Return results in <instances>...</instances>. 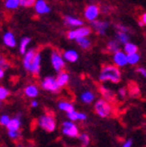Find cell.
I'll return each instance as SVG.
<instances>
[{
    "label": "cell",
    "instance_id": "6da1fadb",
    "mask_svg": "<svg viewBox=\"0 0 146 147\" xmlns=\"http://www.w3.org/2000/svg\"><path fill=\"white\" fill-rule=\"evenodd\" d=\"M98 80L101 83L110 82L112 84H118L122 80V73L120 67L114 64H105L101 67L98 75Z\"/></svg>",
    "mask_w": 146,
    "mask_h": 147
},
{
    "label": "cell",
    "instance_id": "7a4b0ae2",
    "mask_svg": "<svg viewBox=\"0 0 146 147\" xmlns=\"http://www.w3.org/2000/svg\"><path fill=\"white\" fill-rule=\"evenodd\" d=\"M93 109L94 113L101 119H107L114 113V107H112V103L103 98H99L95 101Z\"/></svg>",
    "mask_w": 146,
    "mask_h": 147
},
{
    "label": "cell",
    "instance_id": "3957f363",
    "mask_svg": "<svg viewBox=\"0 0 146 147\" xmlns=\"http://www.w3.org/2000/svg\"><path fill=\"white\" fill-rule=\"evenodd\" d=\"M38 126L44 130L47 133H52L56 130L57 128V123H56V119L52 113H46L44 115H41L38 117Z\"/></svg>",
    "mask_w": 146,
    "mask_h": 147
},
{
    "label": "cell",
    "instance_id": "277c9868",
    "mask_svg": "<svg viewBox=\"0 0 146 147\" xmlns=\"http://www.w3.org/2000/svg\"><path fill=\"white\" fill-rule=\"evenodd\" d=\"M60 132L64 136L69 138H79L80 136V130H79V127L76 124L75 122H72V121H64L60 125Z\"/></svg>",
    "mask_w": 146,
    "mask_h": 147
},
{
    "label": "cell",
    "instance_id": "5b68a950",
    "mask_svg": "<svg viewBox=\"0 0 146 147\" xmlns=\"http://www.w3.org/2000/svg\"><path fill=\"white\" fill-rule=\"evenodd\" d=\"M50 62H51V65H52L53 69H54L57 74H59L64 71L66 61L64 60L62 53L57 50V49H52V51H51Z\"/></svg>",
    "mask_w": 146,
    "mask_h": 147
},
{
    "label": "cell",
    "instance_id": "8992f818",
    "mask_svg": "<svg viewBox=\"0 0 146 147\" xmlns=\"http://www.w3.org/2000/svg\"><path fill=\"white\" fill-rule=\"evenodd\" d=\"M92 33L91 27H87V26H83V27L77 28V29H72V30L68 31L66 33V38L69 40H73V41H77L78 39L81 38H87L89 37Z\"/></svg>",
    "mask_w": 146,
    "mask_h": 147
},
{
    "label": "cell",
    "instance_id": "52a82bcc",
    "mask_svg": "<svg viewBox=\"0 0 146 147\" xmlns=\"http://www.w3.org/2000/svg\"><path fill=\"white\" fill-rule=\"evenodd\" d=\"M40 87L44 91L50 92V93H58L60 91V86L58 85L57 80L53 76H46L42 79L40 83Z\"/></svg>",
    "mask_w": 146,
    "mask_h": 147
},
{
    "label": "cell",
    "instance_id": "ba28073f",
    "mask_svg": "<svg viewBox=\"0 0 146 147\" xmlns=\"http://www.w3.org/2000/svg\"><path fill=\"white\" fill-rule=\"evenodd\" d=\"M100 7L97 4H88L84 8V12H83V16H84L85 20L88 21L89 23H93V22L97 21L100 16Z\"/></svg>",
    "mask_w": 146,
    "mask_h": 147
},
{
    "label": "cell",
    "instance_id": "9c48e42d",
    "mask_svg": "<svg viewBox=\"0 0 146 147\" xmlns=\"http://www.w3.org/2000/svg\"><path fill=\"white\" fill-rule=\"evenodd\" d=\"M90 27L91 29L99 36H104L107 32L108 28H110V23L106 21H100V20H97V21L93 22V23H90Z\"/></svg>",
    "mask_w": 146,
    "mask_h": 147
},
{
    "label": "cell",
    "instance_id": "30bf717a",
    "mask_svg": "<svg viewBox=\"0 0 146 147\" xmlns=\"http://www.w3.org/2000/svg\"><path fill=\"white\" fill-rule=\"evenodd\" d=\"M112 62L116 67H125L126 65H128V55L126 54L123 50L118 51V52L114 53L112 56Z\"/></svg>",
    "mask_w": 146,
    "mask_h": 147
},
{
    "label": "cell",
    "instance_id": "8fae6325",
    "mask_svg": "<svg viewBox=\"0 0 146 147\" xmlns=\"http://www.w3.org/2000/svg\"><path fill=\"white\" fill-rule=\"evenodd\" d=\"M34 9L38 16H44V14H48L51 12V7L46 0H36Z\"/></svg>",
    "mask_w": 146,
    "mask_h": 147
},
{
    "label": "cell",
    "instance_id": "7c38bea8",
    "mask_svg": "<svg viewBox=\"0 0 146 147\" xmlns=\"http://www.w3.org/2000/svg\"><path fill=\"white\" fill-rule=\"evenodd\" d=\"M2 43L7 48H16L18 45V41H16L14 33L11 31H6L2 36Z\"/></svg>",
    "mask_w": 146,
    "mask_h": 147
},
{
    "label": "cell",
    "instance_id": "4fadbf2b",
    "mask_svg": "<svg viewBox=\"0 0 146 147\" xmlns=\"http://www.w3.org/2000/svg\"><path fill=\"white\" fill-rule=\"evenodd\" d=\"M64 23L66 27L71 28V30L84 26V21L83 20H81L79 18H76L74 16H70V14H66V16H64Z\"/></svg>",
    "mask_w": 146,
    "mask_h": 147
},
{
    "label": "cell",
    "instance_id": "5bb4252c",
    "mask_svg": "<svg viewBox=\"0 0 146 147\" xmlns=\"http://www.w3.org/2000/svg\"><path fill=\"white\" fill-rule=\"evenodd\" d=\"M41 67H42V54L41 52H37L35 55L34 60H33L32 64H31L30 71L33 76H39L41 73Z\"/></svg>",
    "mask_w": 146,
    "mask_h": 147
},
{
    "label": "cell",
    "instance_id": "9a60e30c",
    "mask_svg": "<svg viewBox=\"0 0 146 147\" xmlns=\"http://www.w3.org/2000/svg\"><path fill=\"white\" fill-rule=\"evenodd\" d=\"M37 52H38V51H37L36 49L30 48L27 52H26V54L23 55V67L27 71H30L31 64H32L35 55H36Z\"/></svg>",
    "mask_w": 146,
    "mask_h": 147
},
{
    "label": "cell",
    "instance_id": "2e32d148",
    "mask_svg": "<svg viewBox=\"0 0 146 147\" xmlns=\"http://www.w3.org/2000/svg\"><path fill=\"white\" fill-rule=\"evenodd\" d=\"M96 99V94L95 92L92 91L90 89L84 90L80 94V101L84 104H92L95 103Z\"/></svg>",
    "mask_w": 146,
    "mask_h": 147
},
{
    "label": "cell",
    "instance_id": "e0dca14e",
    "mask_svg": "<svg viewBox=\"0 0 146 147\" xmlns=\"http://www.w3.org/2000/svg\"><path fill=\"white\" fill-rule=\"evenodd\" d=\"M99 91H100V94L101 96L103 97V99L105 100H107L108 102H112V101H116V93L112 91V89H110L108 86L106 85H101L99 87Z\"/></svg>",
    "mask_w": 146,
    "mask_h": 147
},
{
    "label": "cell",
    "instance_id": "ac0fdd59",
    "mask_svg": "<svg viewBox=\"0 0 146 147\" xmlns=\"http://www.w3.org/2000/svg\"><path fill=\"white\" fill-rule=\"evenodd\" d=\"M22 128V117L21 115H16L11 117L9 124L7 125V131H20Z\"/></svg>",
    "mask_w": 146,
    "mask_h": 147
},
{
    "label": "cell",
    "instance_id": "d6986e66",
    "mask_svg": "<svg viewBox=\"0 0 146 147\" xmlns=\"http://www.w3.org/2000/svg\"><path fill=\"white\" fill-rule=\"evenodd\" d=\"M62 55L64 60L70 63H75L79 60V53L75 49H66L62 52Z\"/></svg>",
    "mask_w": 146,
    "mask_h": 147
},
{
    "label": "cell",
    "instance_id": "ffe728a7",
    "mask_svg": "<svg viewBox=\"0 0 146 147\" xmlns=\"http://www.w3.org/2000/svg\"><path fill=\"white\" fill-rule=\"evenodd\" d=\"M24 94L28 97V98L35 99L38 97L39 95V87L36 84H29L25 87L24 89Z\"/></svg>",
    "mask_w": 146,
    "mask_h": 147
},
{
    "label": "cell",
    "instance_id": "44dd1931",
    "mask_svg": "<svg viewBox=\"0 0 146 147\" xmlns=\"http://www.w3.org/2000/svg\"><path fill=\"white\" fill-rule=\"evenodd\" d=\"M57 108L60 110V111H64L66 113V115L72 111H74L75 109V104L71 101H68V100H60L57 102Z\"/></svg>",
    "mask_w": 146,
    "mask_h": 147
},
{
    "label": "cell",
    "instance_id": "7402d4cb",
    "mask_svg": "<svg viewBox=\"0 0 146 147\" xmlns=\"http://www.w3.org/2000/svg\"><path fill=\"white\" fill-rule=\"evenodd\" d=\"M31 42H32V38H31V37L25 36L21 38L20 44H18V51H20V53H21L22 55L26 54V52L30 49V48H28V47H29Z\"/></svg>",
    "mask_w": 146,
    "mask_h": 147
},
{
    "label": "cell",
    "instance_id": "603a6c76",
    "mask_svg": "<svg viewBox=\"0 0 146 147\" xmlns=\"http://www.w3.org/2000/svg\"><path fill=\"white\" fill-rule=\"evenodd\" d=\"M56 80H57V83H58V85L60 86V88H64L70 83V81H71V76H70V74L68 73V71H62V73L57 74Z\"/></svg>",
    "mask_w": 146,
    "mask_h": 147
},
{
    "label": "cell",
    "instance_id": "cb8c5ba5",
    "mask_svg": "<svg viewBox=\"0 0 146 147\" xmlns=\"http://www.w3.org/2000/svg\"><path fill=\"white\" fill-rule=\"evenodd\" d=\"M106 50H107V52L114 54V53L118 52V51H121V44L116 41V39L110 40L106 44Z\"/></svg>",
    "mask_w": 146,
    "mask_h": 147
},
{
    "label": "cell",
    "instance_id": "d4e9b609",
    "mask_svg": "<svg viewBox=\"0 0 146 147\" xmlns=\"http://www.w3.org/2000/svg\"><path fill=\"white\" fill-rule=\"evenodd\" d=\"M114 39L119 42L121 45L124 46L125 44H127V43L130 42V35L126 32H119V31H116V38H114Z\"/></svg>",
    "mask_w": 146,
    "mask_h": 147
},
{
    "label": "cell",
    "instance_id": "484cf974",
    "mask_svg": "<svg viewBox=\"0 0 146 147\" xmlns=\"http://www.w3.org/2000/svg\"><path fill=\"white\" fill-rule=\"evenodd\" d=\"M76 43H77L78 45H79V47L82 48L83 50H88V49L91 48V46H92V41L89 37L78 39L77 41H76Z\"/></svg>",
    "mask_w": 146,
    "mask_h": 147
},
{
    "label": "cell",
    "instance_id": "4316f807",
    "mask_svg": "<svg viewBox=\"0 0 146 147\" xmlns=\"http://www.w3.org/2000/svg\"><path fill=\"white\" fill-rule=\"evenodd\" d=\"M3 4L6 10H16L21 7V3L18 0H4Z\"/></svg>",
    "mask_w": 146,
    "mask_h": 147
},
{
    "label": "cell",
    "instance_id": "83f0119b",
    "mask_svg": "<svg viewBox=\"0 0 146 147\" xmlns=\"http://www.w3.org/2000/svg\"><path fill=\"white\" fill-rule=\"evenodd\" d=\"M123 51L127 55L134 54V53H138V46L136 45L135 43L129 42V43H127V44H125V45H124Z\"/></svg>",
    "mask_w": 146,
    "mask_h": 147
},
{
    "label": "cell",
    "instance_id": "f1b7e54d",
    "mask_svg": "<svg viewBox=\"0 0 146 147\" xmlns=\"http://www.w3.org/2000/svg\"><path fill=\"white\" fill-rule=\"evenodd\" d=\"M140 60H141V55L139 54V52L128 55V63L130 65H137Z\"/></svg>",
    "mask_w": 146,
    "mask_h": 147
},
{
    "label": "cell",
    "instance_id": "f546056e",
    "mask_svg": "<svg viewBox=\"0 0 146 147\" xmlns=\"http://www.w3.org/2000/svg\"><path fill=\"white\" fill-rule=\"evenodd\" d=\"M79 140H80V142L83 147L89 146L90 141H91L90 140V136L87 133H81L80 136H79Z\"/></svg>",
    "mask_w": 146,
    "mask_h": 147
},
{
    "label": "cell",
    "instance_id": "4dcf8cb0",
    "mask_svg": "<svg viewBox=\"0 0 146 147\" xmlns=\"http://www.w3.org/2000/svg\"><path fill=\"white\" fill-rule=\"evenodd\" d=\"M9 90L7 89L4 86H1L0 87V101H4L7 99V97L9 96Z\"/></svg>",
    "mask_w": 146,
    "mask_h": 147
},
{
    "label": "cell",
    "instance_id": "1f68e13d",
    "mask_svg": "<svg viewBox=\"0 0 146 147\" xmlns=\"http://www.w3.org/2000/svg\"><path fill=\"white\" fill-rule=\"evenodd\" d=\"M7 136H8V138L10 140L16 141L21 138L22 134L21 131H7Z\"/></svg>",
    "mask_w": 146,
    "mask_h": 147
},
{
    "label": "cell",
    "instance_id": "d6a6232c",
    "mask_svg": "<svg viewBox=\"0 0 146 147\" xmlns=\"http://www.w3.org/2000/svg\"><path fill=\"white\" fill-rule=\"evenodd\" d=\"M10 119H11V117H9L8 115L3 113V115H0V125H1L2 127H5V128H6L7 125H8L9 122H10Z\"/></svg>",
    "mask_w": 146,
    "mask_h": 147
},
{
    "label": "cell",
    "instance_id": "836d02e7",
    "mask_svg": "<svg viewBox=\"0 0 146 147\" xmlns=\"http://www.w3.org/2000/svg\"><path fill=\"white\" fill-rule=\"evenodd\" d=\"M21 3V6L25 7V8H29V7H34L36 0H18Z\"/></svg>",
    "mask_w": 146,
    "mask_h": 147
},
{
    "label": "cell",
    "instance_id": "e575fe53",
    "mask_svg": "<svg viewBox=\"0 0 146 147\" xmlns=\"http://www.w3.org/2000/svg\"><path fill=\"white\" fill-rule=\"evenodd\" d=\"M66 117H68L69 121H72V122H77V121H79V111L74 110V111H72V113H68V115H66Z\"/></svg>",
    "mask_w": 146,
    "mask_h": 147
},
{
    "label": "cell",
    "instance_id": "d590c367",
    "mask_svg": "<svg viewBox=\"0 0 146 147\" xmlns=\"http://www.w3.org/2000/svg\"><path fill=\"white\" fill-rule=\"evenodd\" d=\"M8 67H9L8 61H7L3 56H1V57H0V69H8Z\"/></svg>",
    "mask_w": 146,
    "mask_h": 147
},
{
    "label": "cell",
    "instance_id": "8d00e7d4",
    "mask_svg": "<svg viewBox=\"0 0 146 147\" xmlns=\"http://www.w3.org/2000/svg\"><path fill=\"white\" fill-rule=\"evenodd\" d=\"M116 31H119V32H126V33L129 32V28L126 27V26H124V25H122V24H118V25H116Z\"/></svg>",
    "mask_w": 146,
    "mask_h": 147
},
{
    "label": "cell",
    "instance_id": "74e56055",
    "mask_svg": "<svg viewBox=\"0 0 146 147\" xmlns=\"http://www.w3.org/2000/svg\"><path fill=\"white\" fill-rule=\"evenodd\" d=\"M136 73H138L140 76H142L144 79H146V69L143 67H138L136 69Z\"/></svg>",
    "mask_w": 146,
    "mask_h": 147
},
{
    "label": "cell",
    "instance_id": "f35d334b",
    "mask_svg": "<svg viewBox=\"0 0 146 147\" xmlns=\"http://www.w3.org/2000/svg\"><path fill=\"white\" fill-rule=\"evenodd\" d=\"M133 143H134V141H133L132 138H128L127 140H125L123 142L122 147H133Z\"/></svg>",
    "mask_w": 146,
    "mask_h": 147
},
{
    "label": "cell",
    "instance_id": "ab89813d",
    "mask_svg": "<svg viewBox=\"0 0 146 147\" xmlns=\"http://www.w3.org/2000/svg\"><path fill=\"white\" fill-rule=\"evenodd\" d=\"M118 94H119V96L121 97V98H126V96H127V94H128V92H127V89L124 87L120 88L119 91H118Z\"/></svg>",
    "mask_w": 146,
    "mask_h": 147
},
{
    "label": "cell",
    "instance_id": "60d3db41",
    "mask_svg": "<svg viewBox=\"0 0 146 147\" xmlns=\"http://www.w3.org/2000/svg\"><path fill=\"white\" fill-rule=\"evenodd\" d=\"M87 119H88V115H87L85 113L79 111V121H80V122H85V121H87Z\"/></svg>",
    "mask_w": 146,
    "mask_h": 147
},
{
    "label": "cell",
    "instance_id": "b9f144b4",
    "mask_svg": "<svg viewBox=\"0 0 146 147\" xmlns=\"http://www.w3.org/2000/svg\"><path fill=\"white\" fill-rule=\"evenodd\" d=\"M30 106H31L32 108H37V107L39 106V102L36 100V99H32V100H31Z\"/></svg>",
    "mask_w": 146,
    "mask_h": 147
},
{
    "label": "cell",
    "instance_id": "7bdbcfd3",
    "mask_svg": "<svg viewBox=\"0 0 146 147\" xmlns=\"http://www.w3.org/2000/svg\"><path fill=\"white\" fill-rule=\"evenodd\" d=\"M140 21L142 22L144 27H146V12H144V13L141 14V16H140Z\"/></svg>",
    "mask_w": 146,
    "mask_h": 147
},
{
    "label": "cell",
    "instance_id": "ee69618b",
    "mask_svg": "<svg viewBox=\"0 0 146 147\" xmlns=\"http://www.w3.org/2000/svg\"><path fill=\"white\" fill-rule=\"evenodd\" d=\"M4 75H5V69H0V79H1V80L4 78Z\"/></svg>",
    "mask_w": 146,
    "mask_h": 147
},
{
    "label": "cell",
    "instance_id": "f6af8a7d",
    "mask_svg": "<svg viewBox=\"0 0 146 147\" xmlns=\"http://www.w3.org/2000/svg\"><path fill=\"white\" fill-rule=\"evenodd\" d=\"M18 147H32V146H27V145H23V144H18Z\"/></svg>",
    "mask_w": 146,
    "mask_h": 147
},
{
    "label": "cell",
    "instance_id": "bcb514c9",
    "mask_svg": "<svg viewBox=\"0 0 146 147\" xmlns=\"http://www.w3.org/2000/svg\"><path fill=\"white\" fill-rule=\"evenodd\" d=\"M138 25H139L140 27H144V25H143V24H142V22L140 21V20H139V22H138Z\"/></svg>",
    "mask_w": 146,
    "mask_h": 147
}]
</instances>
